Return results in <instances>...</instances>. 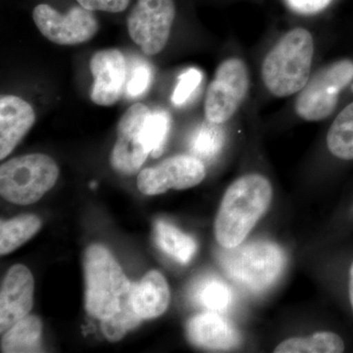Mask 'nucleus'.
<instances>
[{"label": "nucleus", "mask_w": 353, "mask_h": 353, "mask_svg": "<svg viewBox=\"0 0 353 353\" xmlns=\"http://www.w3.org/2000/svg\"><path fill=\"white\" fill-rule=\"evenodd\" d=\"M345 343L339 334L332 332H318L309 336H297L283 341L275 353H341Z\"/></svg>", "instance_id": "obj_19"}, {"label": "nucleus", "mask_w": 353, "mask_h": 353, "mask_svg": "<svg viewBox=\"0 0 353 353\" xmlns=\"http://www.w3.org/2000/svg\"><path fill=\"white\" fill-rule=\"evenodd\" d=\"M152 111L145 104L128 109L117 127V141L111 153L113 169L123 175L138 173L150 154L145 137V125Z\"/></svg>", "instance_id": "obj_10"}, {"label": "nucleus", "mask_w": 353, "mask_h": 353, "mask_svg": "<svg viewBox=\"0 0 353 353\" xmlns=\"http://www.w3.org/2000/svg\"><path fill=\"white\" fill-rule=\"evenodd\" d=\"M90 69L94 77L90 99L99 106H111L119 101L127 77L124 55L116 48L97 51Z\"/></svg>", "instance_id": "obj_13"}, {"label": "nucleus", "mask_w": 353, "mask_h": 353, "mask_svg": "<svg viewBox=\"0 0 353 353\" xmlns=\"http://www.w3.org/2000/svg\"><path fill=\"white\" fill-rule=\"evenodd\" d=\"M132 282L121 299L119 310L108 319L101 320V328L104 336L110 341H119L141 324L143 318L137 312L132 303Z\"/></svg>", "instance_id": "obj_21"}, {"label": "nucleus", "mask_w": 353, "mask_h": 353, "mask_svg": "<svg viewBox=\"0 0 353 353\" xmlns=\"http://www.w3.org/2000/svg\"><path fill=\"white\" fill-rule=\"evenodd\" d=\"M313 55L310 32L296 28L285 32L264 58L261 76L265 87L276 97L301 92L310 79Z\"/></svg>", "instance_id": "obj_2"}, {"label": "nucleus", "mask_w": 353, "mask_h": 353, "mask_svg": "<svg viewBox=\"0 0 353 353\" xmlns=\"http://www.w3.org/2000/svg\"><path fill=\"white\" fill-rule=\"evenodd\" d=\"M205 176V166L201 159L194 155H176L143 169L138 176V188L146 196H157L171 189L196 187Z\"/></svg>", "instance_id": "obj_11"}, {"label": "nucleus", "mask_w": 353, "mask_h": 353, "mask_svg": "<svg viewBox=\"0 0 353 353\" xmlns=\"http://www.w3.org/2000/svg\"><path fill=\"white\" fill-rule=\"evenodd\" d=\"M348 292H350V301L353 310V262L350 270V285H348Z\"/></svg>", "instance_id": "obj_30"}, {"label": "nucleus", "mask_w": 353, "mask_h": 353, "mask_svg": "<svg viewBox=\"0 0 353 353\" xmlns=\"http://www.w3.org/2000/svg\"><path fill=\"white\" fill-rule=\"evenodd\" d=\"M192 345L212 352H228L238 347L241 336L236 327L221 313H201L190 318L185 326Z\"/></svg>", "instance_id": "obj_14"}, {"label": "nucleus", "mask_w": 353, "mask_h": 353, "mask_svg": "<svg viewBox=\"0 0 353 353\" xmlns=\"http://www.w3.org/2000/svg\"><path fill=\"white\" fill-rule=\"evenodd\" d=\"M176 16V0H136L128 15V32L146 55H157L168 43Z\"/></svg>", "instance_id": "obj_8"}, {"label": "nucleus", "mask_w": 353, "mask_h": 353, "mask_svg": "<svg viewBox=\"0 0 353 353\" xmlns=\"http://www.w3.org/2000/svg\"><path fill=\"white\" fill-rule=\"evenodd\" d=\"M36 122L31 104L16 95L0 99V159L8 157Z\"/></svg>", "instance_id": "obj_15"}, {"label": "nucleus", "mask_w": 353, "mask_h": 353, "mask_svg": "<svg viewBox=\"0 0 353 353\" xmlns=\"http://www.w3.org/2000/svg\"><path fill=\"white\" fill-rule=\"evenodd\" d=\"M34 277L27 267L16 264L9 269L0 292V332L2 334L29 315L34 304Z\"/></svg>", "instance_id": "obj_12"}, {"label": "nucleus", "mask_w": 353, "mask_h": 353, "mask_svg": "<svg viewBox=\"0 0 353 353\" xmlns=\"http://www.w3.org/2000/svg\"><path fill=\"white\" fill-rule=\"evenodd\" d=\"M197 303L212 312L224 313L233 303V292L220 278L208 277L199 281L194 290Z\"/></svg>", "instance_id": "obj_23"}, {"label": "nucleus", "mask_w": 353, "mask_h": 353, "mask_svg": "<svg viewBox=\"0 0 353 353\" xmlns=\"http://www.w3.org/2000/svg\"><path fill=\"white\" fill-rule=\"evenodd\" d=\"M59 168L52 158L32 153L12 158L0 167V194L6 201L28 205L52 189Z\"/></svg>", "instance_id": "obj_5"}, {"label": "nucleus", "mask_w": 353, "mask_h": 353, "mask_svg": "<svg viewBox=\"0 0 353 353\" xmlns=\"http://www.w3.org/2000/svg\"><path fill=\"white\" fill-rule=\"evenodd\" d=\"M43 323L38 316L27 315L4 333L2 352H41Z\"/></svg>", "instance_id": "obj_18"}, {"label": "nucleus", "mask_w": 353, "mask_h": 353, "mask_svg": "<svg viewBox=\"0 0 353 353\" xmlns=\"http://www.w3.org/2000/svg\"><path fill=\"white\" fill-rule=\"evenodd\" d=\"M329 152L341 160H353V101L343 109L327 134Z\"/></svg>", "instance_id": "obj_22"}, {"label": "nucleus", "mask_w": 353, "mask_h": 353, "mask_svg": "<svg viewBox=\"0 0 353 353\" xmlns=\"http://www.w3.org/2000/svg\"><path fill=\"white\" fill-rule=\"evenodd\" d=\"M83 8L92 12L120 14L131 6L132 0H75Z\"/></svg>", "instance_id": "obj_28"}, {"label": "nucleus", "mask_w": 353, "mask_h": 353, "mask_svg": "<svg viewBox=\"0 0 353 353\" xmlns=\"http://www.w3.org/2000/svg\"><path fill=\"white\" fill-rule=\"evenodd\" d=\"M353 81V61L341 59L310 77L297 95L294 110L307 122L327 119L338 105L341 92Z\"/></svg>", "instance_id": "obj_6"}, {"label": "nucleus", "mask_w": 353, "mask_h": 353, "mask_svg": "<svg viewBox=\"0 0 353 353\" xmlns=\"http://www.w3.org/2000/svg\"><path fill=\"white\" fill-rule=\"evenodd\" d=\"M219 262L233 282L252 292H264L275 284L284 271L285 255L282 248L269 241L241 243L223 248Z\"/></svg>", "instance_id": "obj_3"}, {"label": "nucleus", "mask_w": 353, "mask_h": 353, "mask_svg": "<svg viewBox=\"0 0 353 353\" xmlns=\"http://www.w3.org/2000/svg\"><path fill=\"white\" fill-rule=\"evenodd\" d=\"M132 303L143 320L163 314L170 303V289L166 279L157 270L148 272L139 283H132Z\"/></svg>", "instance_id": "obj_16"}, {"label": "nucleus", "mask_w": 353, "mask_h": 353, "mask_svg": "<svg viewBox=\"0 0 353 353\" xmlns=\"http://www.w3.org/2000/svg\"><path fill=\"white\" fill-rule=\"evenodd\" d=\"M273 188L260 174L236 179L228 188L216 216L215 238L221 248L240 245L270 208Z\"/></svg>", "instance_id": "obj_1"}, {"label": "nucleus", "mask_w": 353, "mask_h": 353, "mask_svg": "<svg viewBox=\"0 0 353 353\" xmlns=\"http://www.w3.org/2000/svg\"><path fill=\"white\" fill-rule=\"evenodd\" d=\"M41 228V221L36 215H22L2 221L0 225V253L6 255L31 240Z\"/></svg>", "instance_id": "obj_20"}, {"label": "nucleus", "mask_w": 353, "mask_h": 353, "mask_svg": "<svg viewBox=\"0 0 353 353\" xmlns=\"http://www.w3.org/2000/svg\"><path fill=\"white\" fill-rule=\"evenodd\" d=\"M153 236L158 248L178 263H190L196 254L197 245L194 239L170 223L157 221Z\"/></svg>", "instance_id": "obj_17"}, {"label": "nucleus", "mask_w": 353, "mask_h": 353, "mask_svg": "<svg viewBox=\"0 0 353 353\" xmlns=\"http://www.w3.org/2000/svg\"><path fill=\"white\" fill-rule=\"evenodd\" d=\"M152 72L146 63L136 65L132 69L131 77L127 85V94L129 97H139L145 94L152 82Z\"/></svg>", "instance_id": "obj_27"}, {"label": "nucleus", "mask_w": 353, "mask_h": 353, "mask_svg": "<svg viewBox=\"0 0 353 353\" xmlns=\"http://www.w3.org/2000/svg\"><path fill=\"white\" fill-rule=\"evenodd\" d=\"M202 81V73L196 68H190L179 77L171 101L174 105L182 106L192 99Z\"/></svg>", "instance_id": "obj_26"}, {"label": "nucleus", "mask_w": 353, "mask_h": 353, "mask_svg": "<svg viewBox=\"0 0 353 353\" xmlns=\"http://www.w3.org/2000/svg\"><path fill=\"white\" fill-rule=\"evenodd\" d=\"M170 130V114L161 109L150 112L145 125V137L152 157H159L163 153Z\"/></svg>", "instance_id": "obj_25"}, {"label": "nucleus", "mask_w": 353, "mask_h": 353, "mask_svg": "<svg viewBox=\"0 0 353 353\" xmlns=\"http://www.w3.org/2000/svg\"><path fill=\"white\" fill-rule=\"evenodd\" d=\"M250 90L248 68L240 58H229L216 70L204 102L208 122L224 124L240 108Z\"/></svg>", "instance_id": "obj_9"}, {"label": "nucleus", "mask_w": 353, "mask_h": 353, "mask_svg": "<svg viewBox=\"0 0 353 353\" xmlns=\"http://www.w3.org/2000/svg\"><path fill=\"white\" fill-rule=\"evenodd\" d=\"M83 274L88 314L99 320L115 314L131 282L106 246L99 243L88 246L83 254Z\"/></svg>", "instance_id": "obj_4"}, {"label": "nucleus", "mask_w": 353, "mask_h": 353, "mask_svg": "<svg viewBox=\"0 0 353 353\" xmlns=\"http://www.w3.org/2000/svg\"><path fill=\"white\" fill-rule=\"evenodd\" d=\"M32 15L41 34L51 43L59 46L87 43L99 29L94 12L77 2L62 10L50 1L43 0L34 6Z\"/></svg>", "instance_id": "obj_7"}, {"label": "nucleus", "mask_w": 353, "mask_h": 353, "mask_svg": "<svg viewBox=\"0 0 353 353\" xmlns=\"http://www.w3.org/2000/svg\"><path fill=\"white\" fill-rule=\"evenodd\" d=\"M290 10L303 15H313L324 10L332 0H285Z\"/></svg>", "instance_id": "obj_29"}, {"label": "nucleus", "mask_w": 353, "mask_h": 353, "mask_svg": "<svg viewBox=\"0 0 353 353\" xmlns=\"http://www.w3.org/2000/svg\"><path fill=\"white\" fill-rule=\"evenodd\" d=\"M225 134L219 124L208 122L194 132L190 139V152L202 160H211L217 157L224 145Z\"/></svg>", "instance_id": "obj_24"}]
</instances>
